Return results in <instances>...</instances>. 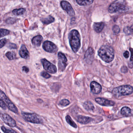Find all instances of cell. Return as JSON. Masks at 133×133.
<instances>
[{"label":"cell","mask_w":133,"mask_h":133,"mask_svg":"<svg viewBox=\"0 0 133 133\" xmlns=\"http://www.w3.org/2000/svg\"><path fill=\"white\" fill-rule=\"evenodd\" d=\"M98 54L101 59L106 63H110L114 59V50L112 47L107 45L101 46L98 51Z\"/></svg>","instance_id":"1"},{"label":"cell","mask_w":133,"mask_h":133,"mask_svg":"<svg viewBox=\"0 0 133 133\" xmlns=\"http://www.w3.org/2000/svg\"><path fill=\"white\" fill-rule=\"evenodd\" d=\"M70 45L73 52H77L81 47V36L79 32L76 30H73L69 35Z\"/></svg>","instance_id":"2"},{"label":"cell","mask_w":133,"mask_h":133,"mask_svg":"<svg viewBox=\"0 0 133 133\" xmlns=\"http://www.w3.org/2000/svg\"><path fill=\"white\" fill-rule=\"evenodd\" d=\"M124 0H117L110 4L109 8V13L113 14L116 13H123L128 10Z\"/></svg>","instance_id":"3"},{"label":"cell","mask_w":133,"mask_h":133,"mask_svg":"<svg viewBox=\"0 0 133 133\" xmlns=\"http://www.w3.org/2000/svg\"><path fill=\"white\" fill-rule=\"evenodd\" d=\"M133 92V88L130 85H124L114 88L112 91L114 96L119 97L130 95Z\"/></svg>","instance_id":"4"},{"label":"cell","mask_w":133,"mask_h":133,"mask_svg":"<svg viewBox=\"0 0 133 133\" xmlns=\"http://www.w3.org/2000/svg\"><path fill=\"white\" fill-rule=\"evenodd\" d=\"M22 115L24 119L28 122L36 124H43V119L42 117L36 113L22 112Z\"/></svg>","instance_id":"5"},{"label":"cell","mask_w":133,"mask_h":133,"mask_svg":"<svg viewBox=\"0 0 133 133\" xmlns=\"http://www.w3.org/2000/svg\"><path fill=\"white\" fill-rule=\"evenodd\" d=\"M0 98L2 100L4 101L8 108L11 111H12V112L18 114V109H17V107L11 101L10 99L5 95V93L3 92L1 90V92H0Z\"/></svg>","instance_id":"6"},{"label":"cell","mask_w":133,"mask_h":133,"mask_svg":"<svg viewBox=\"0 0 133 133\" xmlns=\"http://www.w3.org/2000/svg\"><path fill=\"white\" fill-rule=\"evenodd\" d=\"M42 64L45 70L51 74H55L57 71L56 67L54 64L48 61L45 59L41 60Z\"/></svg>","instance_id":"7"},{"label":"cell","mask_w":133,"mask_h":133,"mask_svg":"<svg viewBox=\"0 0 133 133\" xmlns=\"http://www.w3.org/2000/svg\"><path fill=\"white\" fill-rule=\"evenodd\" d=\"M43 49L51 53H54L56 52L58 50V48L53 43L49 41H45L43 45Z\"/></svg>","instance_id":"8"},{"label":"cell","mask_w":133,"mask_h":133,"mask_svg":"<svg viewBox=\"0 0 133 133\" xmlns=\"http://www.w3.org/2000/svg\"><path fill=\"white\" fill-rule=\"evenodd\" d=\"M58 59L59 70L63 71L67 65V59L64 54L61 52L58 53Z\"/></svg>","instance_id":"9"},{"label":"cell","mask_w":133,"mask_h":133,"mask_svg":"<svg viewBox=\"0 0 133 133\" xmlns=\"http://www.w3.org/2000/svg\"><path fill=\"white\" fill-rule=\"evenodd\" d=\"M1 117L3 121L8 126L11 127H15L17 126V124L15 120L8 114L6 113H1Z\"/></svg>","instance_id":"10"},{"label":"cell","mask_w":133,"mask_h":133,"mask_svg":"<svg viewBox=\"0 0 133 133\" xmlns=\"http://www.w3.org/2000/svg\"><path fill=\"white\" fill-rule=\"evenodd\" d=\"M61 5L62 8L65 10L70 16L73 17L75 15L74 11L70 3L67 1H61Z\"/></svg>","instance_id":"11"},{"label":"cell","mask_w":133,"mask_h":133,"mask_svg":"<svg viewBox=\"0 0 133 133\" xmlns=\"http://www.w3.org/2000/svg\"><path fill=\"white\" fill-rule=\"evenodd\" d=\"M94 50L90 47L86 51L84 57V61L88 64H91L94 59Z\"/></svg>","instance_id":"12"},{"label":"cell","mask_w":133,"mask_h":133,"mask_svg":"<svg viewBox=\"0 0 133 133\" xmlns=\"http://www.w3.org/2000/svg\"><path fill=\"white\" fill-rule=\"evenodd\" d=\"M95 100L99 105L105 106H112L115 104V103L113 101L105 99L103 98H96Z\"/></svg>","instance_id":"13"},{"label":"cell","mask_w":133,"mask_h":133,"mask_svg":"<svg viewBox=\"0 0 133 133\" xmlns=\"http://www.w3.org/2000/svg\"><path fill=\"white\" fill-rule=\"evenodd\" d=\"M90 88L92 92L98 94L102 91V88L100 84L95 81H92L90 84Z\"/></svg>","instance_id":"14"},{"label":"cell","mask_w":133,"mask_h":133,"mask_svg":"<svg viewBox=\"0 0 133 133\" xmlns=\"http://www.w3.org/2000/svg\"><path fill=\"white\" fill-rule=\"evenodd\" d=\"M19 54L21 57L22 58L28 59L29 58V53L28 50L27 49L26 46L23 45L21 46L19 51Z\"/></svg>","instance_id":"15"},{"label":"cell","mask_w":133,"mask_h":133,"mask_svg":"<svg viewBox=\"0 0 133 133\" xmlns=\"http://www.w3.org/2000/svg\"><path fill=\"white\" fill-rule=\"evenodd\" d=\"M77 121L83 124H86L90 123L92 119L89 117L79 115L76 118Z\"/></svg>","instance_id":"16"},{"label":"cell","mask_w":133,"mask_h":133,"mask_svg":"<svg viewBox=\"0 0 133 133\" xmlns=\"http://www.w3.org/2000/svg\"><path fill=\"white\" fill-rule=\"evenodd\" d=\"M43 40L42 36L38 35L35 36L32 39V43L34 45L36 46H39Z\"/></svg>","instance_id":"17"},{"label":"cell","mask_w":133,"mask_h":133,"mask_svg":"<svg viewBox=\"0 0 133 133\" xmlns=\"http://www.w3.org/2000/svg\"><path fill=\"white\" fill-rule=\"evenodd\" d=\"M105 24L103 22H98L94 23L93 29L96 32L99 33L102 32L104 28Z\"/></svg>","instance_id":"18"},{"label":"cell","mask_w":133,"mask_h":133,"mask_svg":"<svg viewBox=\"0 0 133 133\" xmlns=\"http://www.w3.org/2000/svg\"><path fill=\"white\" fill-rule=\"evenodd\" d=\"M121 114L124 116L129 117L131 115V110L129 107H124L121 110Z\"/></svg>","instance_id":"19"},{"label":"cell","mask_w":133,"mask_h":133,"mask_svg":"<svg viewBox=\"0 0 133 133\" xmlns=\"http://www.w3.org/2000/svg\"><path fill=\"white\" fill-rule=\"evenodd\" d=\"M41 21L44 24L48 25L53 22L55 21V19L52 16H49L46 18H41Z\"/></svg>","instance_id":"20"},{"label":"cell","mask_w":133,"mask_h":133,"mask_svg":"<svg viewBox=\"0 0 133 133\" xmlns=\"http://www.w3.org/2000/svg\"><path fill=\"white\" fill-rule=\"evenodd\" d=\"M94 0H76V2L80 6H85L92 3Z\"/></svg>","instance_id":"21"},{"label":"cell","mask_w":133,"mask_h":133,"mask_svg":"<svg viewBox=\"0 0 133 133\" xmlns=\"http://www.w3.org/2000/svg\"><path fill=\"white\" fill-rule=\"evenodd\" d=\"M83 107L85 109L88 111L93 110L95 108L93 104L89 101H87L84 103L83 104Z\"/></svg>","instance_id":"22"},{"label":"cell","mask_w":133,"mask_h":133,"mask_svg":"<svg viewBox=\"0 0 133 133\" xmlns=\"http://www.w3.org/2000/svg\"><path fill=\"white\" fill-rule=\"evenodd\" d=\"M66 122L71 126L75 128H77V126L76 124L74 122V121L71 119V117L69 115H67L66 117Z\"/></svg>","instance_id":"23"},{"label":"cell","mask_w":133,"mask_h":133,"mask_svg":"<svg viewBox=\"0 0 133 133\" xmlns=\"http://www.w3.org/2000/svg\"><path fill=\"white\" fill-rule=\"evenodd\" d=\"M25 11V9L21 8L19 9H15L12 11V13L15 15H21L24 14Z\"/></svg>","instance_id":"24"},{"label":"cell","mask_w":133,"mask_h":133,"mask_svg":"<svg viewBox=\"0 0 133 133\" xmlns=\"http://www.w3.org/2000/svg\"><path fill=\"white\" fill-rule=\"evenodd\" d=\"M6 56L8 59L10 60H12L16 59V55L14 52H8L6 53Z\"/></svg>","instance_id":"25"},{"label":"cell","mask_w":133,"mask_h":133,"mask_svg":"<svg viewBox=\"0 0 133 133\" xmlns=\"http://www.w3.org/2000/svg\"><path fill=\"white\" fill-rule=\"evenodd\" d=\"M129 50L131 52V57L128 66L130 68H132L133 67V49L132 48H130Z\"/></svg>","instance_id":"26"},{"label":"cell","mask_w":133,"mask_h":133,"mask_svg":"<svg viewBox=\"0 0 133 133\" xmlns=\"http://www.w3.org/2000/svg\"><path fill=\"white\" fill-rule=\"evenodd\" d=\"M70 104V102L69 100L67 99H62L60 101L59 104L61 105L63 107H66L68 105Z\"/></svg>","instance_id":"27"},{"label":"cell","mask_w":133,"mask_h":133,"mask_svg":"<svg viewBox=\"0 0 133 133\" xmlns=\"http://www.w3.org/2000/svg\"><path fill=\"white\" fill-rule=\"evenodd\" d=\"M10 33V31L7 29H1V38L8 35Z\"/></svg>","instance_id":"28"},{"label":"cell","mask_w":133,"mask_h":133,"mask_svg":"<svg viewBox=\"0 0 133 133\" xmlns=\"http://www.w3.org/2000/svg\"><path fill=\"white\" fill-rule=\"evenodd\" d=\"M18 18H10L7 19L6 22L7 24H13L15 23L18 21Z\"/></svg>","instance_id":"29"},{"label":"cell","mask_w":133,"mask_h":133,"mask_svg":"<svg viewBox=\"0 0 133 133\" xmlns=\"http://www.w3.org/2000/svg\"><path fill=\"white\" fill-rule=\"evenodd\" d=\"M1 130H2L3 131L4 133H17L14 130H11V129H8L4 127H1Z\"/></svg>","instance_id":"30"},{"label":"cell","mask_w":133,"mask_h":133,"mask_svg":"<svg viewBox=\"0 0 133 133\" xmlns=\"http://www.w3.org/2000/svg\"><path fill=\"white\" fill-rule=\"evenodd\" d=\"M113 31L114 34L117 35L119 32L120 29L119 27L117 25H115L113 26L112 29Z\"/></svg>","instance_id":"31"},{"label":"cell","mask_w":133,"mask_h":133,"mask_svg":"<svg viewBox=\"0 0 133 133\" xmlns=\"http://www.w3.org/2000/svg\"><path fill=\"white\" fill-rule=\"evenodd\" d=\"M41 75L45 78H49L51 77V75L46 71H42L41 73Z\"/></svg>","instance_id":"32"},{"label":"cell","mask_w":133,"mask_h":133,"mask_svg":"<svg viewBox=\"0 0 133 133\" xmlns=\"http://www.w3.org/2000/svg\"><path fill=\"white\" fill-rule=\"evenodd\" d=\"M0 106H1V107L3 109L6 110V109L7 106L6 103L4 102V101L1 99H0Z\"/></svg>","instance_id":"33"},{"label":"cell","mask_w":133,"mask_h":133,"mask_svg":"<svg viewBox=\"0 0 133 133\" xmlns=\"http://www.w3.org/2000/svg\"><path fill=\"white\" fill-rule=\"evenodd\" d=\"M7 40L6 39H3L1 40V43H0V47L1 48H2V47H3L5 44L6 43Z\"/></svg>","instance_id":"34"},{"label":"cell","mask_w":133,"mask_h":133,"mask_svg":"<svg viewBox=\"0 0 133 133\" xmlns=\"http://www.w3.org/2000/svg\"><path fill=\"white\" fill-rule=\"evenodd\" d=\"M8 47L11 49H17V46L16 44L14 43H10L8 44Z\"/></svg>","instance_id":"35"},{"label":"cell","mask_w":133,"mask_h":133,"mask_svg":"<svg viewBox=\"0 0 133 133\" xmlns=\"http://www.w3.org/2000/svg\"><path fill=\"white\" fill-rule=\"evenodd\" d=\"M121 71L123 73H127L128 71V68L126 66H123L121 68Z\"/></svg>","instance_id":"36"},{"label":"cell","mask_w":133,"mask_h":133,"mask_svg":"<svg viewBox=\"0 0 133 133\" xmlns=\"http://www.w3.org/2000/svg\"><path fill=\"white\" fill-rule=\"evenodd\" d=\"M22 70L26 73H28L29 71V68L26 66H24L22 67Z\"/></svg>","instance_id":"37"},{"label":"cell","mask_w":133,"mask_h":133,"mask_svg":"<svg viewBox=\"0 0 133 133\" xmlns=\"http://www.w3.org/2000/svg\"><path fill=\"white\" fill-rule=\"evenodd\" d=\"M123 56L125 58H128L129 56V53L128 51H126L124 53Z\"/></svg>","instance_id":"38"}]
</instances>
